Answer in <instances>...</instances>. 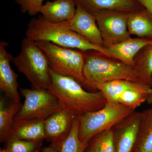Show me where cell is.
<instances>
[{"mask_svg": "<svg viewBox=\"0 0 152 152\" xmlns=\"http://www.w3.org/2000/svg\"><path fill=\"white\" fill-rule=\"evenodd\" d=\"M129 14L112 10H103L91 14L95 17L102 38L103 46L107 48L128 39Z\"/></svg>", "mask_w": 152, "mask_h": 152, "instance_id": "cell-8", "label": "cell"}, {"mask_svg": "<svg viewBox=\"0 0 152 152\" xmlns=\"http://www.w3.org/2000/svg\"><path fill=\"white\" fill-rule=\"evenodd\" d=\"M25 100L14 121L45 120L64 109L58 98L48 89H20Z\"/></svg>", "mask_w": 152, "mask_h": 152, "instance_id": "cell-7", "label": "cell"}, {"mask_svg": "<svg viewBox=\"0 0 152 152\" xmlns=\"http://www.w3.org/2000/svg\"><path fill=\"white\" fill-rule=\"evenodd\" d=\"M135 111L119 103L107 102L102 108L87 112L78 117L79 138L81 141L88 143L95 136L111 129Z\"/></svg>", "mask_w": 152, "mask_h": 152, "instance_id": "cell-5", "label": "cell"}, {"mask_svg": "<svg viewBox=\"0 0 152 152\" xmlns=\"http://www.w3.org/2000/svg\"><path fill=\"white\" fill-rule=\"evenodd\" d=\"M43 152H59V149L56 147L52 145L50 146L45 148Z\"/></svg>", "mask_w": 152, "mask_h": 152, "instance_id": "cell-27", "label": "cell"}, {"mask_svg": "<svg viewBox=\"0 0 152 152\" xmlns=\"http://www.w3.org/2000/svg\"><path fill=\"white\" fill-rule=\"evenodd\" d=\"M132 152H152V107L142 112L138 135Z\"/></svg>", "mask_w": 152, "mask_h": 152, "instance_id": "cell-19", "label": "cell"}, {"mask_svg": "<svg viewBox=\"0 0 152 152\" xmlns=\"http://www.w3.org/2000/svg\"><path fill=\"white\" fill-rule=\"evenodd\" d=\"M79 119L76 117L74 121L70 133L62 142L59 152H84L88 145L81 141L79 137Z\"/></svg>", "mask_w": 152, "mask_h": 152, "instance_id": "cell-22", "label": "cell"}, {"mask_svg": "<svg viewBox=\"0 0 152 152\" xmlns=\"http://www.w3.org/2000/svg\"><path fill=\"white\" fill-rule=\"evenodd\" d=\"M26 37L34 42L48 41L60 46L83 51H97L109 57L106 48L93 45L83 36L69 29L66 21L58 23H50L42 15L30 20Z\"/></svg>", "mask_w": 152, "mask_h": 152, "instance_id": "cell-3", "label": "cell"}, {"mask_svg": "<svg viewBox=\"0 0 152 152\" xmlns=\"http://www.w3.org/2000/svg\"><path fill=\"white\" fill-rule=\"evenodd\" d=\"M44 0H16L15 2L20 6L23 13H28L31 16H35L39 13Z\"/></svg>", "mask_w": 152, "mask_h": 152, "instance_id": "cell-25", "label": "cell"}, {"mask_svg": "<svg viewBox=\"0 0 152 152\" xmlns=\"http://www.w3.org/2000/svg\"><path fill=\"white\" fill-rule=\"evenodd\" d=\"M152 44L151 39L130 38L106 49L109 57L134 66L135 57L137 54L144 47Z\"/></svg>", "mask_w": 152, "mask_h": 152, "instance_id": "cell-14", "label": "cell"}, {"mask_svg": "<svg viewBox=\"0 0 152 152\" xmlns=\"http://www.w3.org/2000/svg\"><path fill=\"white\" fill-rule=\"evenodd\" d=\"M87 152H96L94 150V149L93 148H92L91 147V148H90L89 149L88 151Z\"/></svg>", "mask_w": 152, "mask_h": 152, "instance_id": "cell-29", "label": "cell"}, {"mask_svg": "<svg viewBox=\"0 0 152 152\" xmlns=\"http://www.w3.org/2000/svg\"><path fill=\"white\" fill-rule=\"evenodd\" d=\"M44 52L48 61L50 69L61 75L71 77L82 86L84 80L83 68L84 55L83 51L57 45L48 41L35 42Z\"/></svg>", "mask_w": 152, "mask_h": 152, "instance_id": "cell-6", "label": "cell"}, {"mask_svg": "<svg viewBox=\"0 0 152 152\" xmlns=\"http://www.w3.org/2000/svg\"><path fill=\"white\" fill-rule=\"evenodd\" d=\"M0 152H10L7 149V148L4 149H1V151H0Z\"/></svg>", "mask_w": 152, "mask_h": 152, "instance_id": "cell-28", "label": "cell"}, {"mask_svg": "<svg viewBox=\"0 0 152 152\" xmlns=\"http://www.w3.org/2000/svg\"><path fill=\"white\" fill-rule=\"evenodd\" d=\"M76 7L73 0L48 1L42 6L39 13L48 21L58 23L72 18L75 14Z\"/></svg>", "mask_w": 152, "mask_h": 152, "instance_id": "cell-15", "label": "cell"}, {"mask_svg": "<svg viewBox=\"0 0 152 152\" xmlns=\"http://www.w3.org/2000/svg\"><path fill=\"white\" fill-rule=\"evenodd\" d=\"M152 15V0H137Z\"/></svg>", "mask_w": 152, "mask_h": 152, "instance_id": "cell-26", "label": "cell"}, {"mask_svg": "<svg viewBox=\"0 0 152 152\" xmlns=\"http://www.w3.org/2000/svg\"><path fill=\"white\" fill-rule=\"evenodd\" d=\"M142 119V112H133L112 128L115 152H132Z\"/></svg>", "mask_w": 152, "mask_h": 152, "instance_id": "cell-9", "label": "cell"}, {"mask_svg": "<svg viewBox=\"0 0 152 152\" xmlns=\"http://www.w3.org/2000/svg\"><path fill=\"white\" fill-rule=\"evenodd\" d=\"M12 61L28 80L32 89H48L51 83L48 61L35 42L23 39L20 54Z\"/></svg>", "mask_w": 152, "mask_h": 152, "instance_id": "cell-4", "label": "cell"}, {"mask_svg": "<svg viewBox=\"0 0 152 152\" xmlns=\"http://www.w3.org/2000/svg\"><path fill=\"white\" fill-rule=\"evenodd\" d=\"M128 28L130 35L152 39V15L146 9L129 14Z\"/></svg>", "mask_w": 152, "mask_h": 152, "instance_id": "cell-18", "label": "cell"}, {"mask_svg": "<svg viewBox=\"0 0 152 152\" xmlns=\"http://www.w3.org/2000/svg\"><path fill=\"white\" fill-rule=\"evenodd\" d=\"M51 83L48 90L59 100L64 109L76 116L104 107L107 102L100 91H87L71 77L58 75L50 69Z\"/></svg>", "mask_w": 152, "mask_h": 152, "instance_id": "cell-2", "label": "cell"}, {"mask_svg": "<svg viewBox=\"0 0 152 152\" xmlns=\"http://www.w3.org/2000/svg\"><path fill=\"white\" fill-rule=\"evenodd\" d=\"M148 90L151 88L142 83L126 80H116L98 86L97 91L102 93L107 102L118 103L120 95L127 90Z\"/></svg>", "mask_w": 152, "mask_h": 152, "instance_id": "cell-17", "label": "cell"}, {"mask_svg": "<svg viewBox=\"0 0 152 152\" xmlns=\"http://www.w3.org/2000/svg\"><path fill=\"white\" fill-rule=\"evenodd\" d=\"M134 66L143 75L152 88V44L140 51L135 57Z\"/></svg>", "mask_w": 152, "mask_h": 152, "instance_id": "cell-21", "label": "cell"}, {"mask_svg": "<svg viewBox=\"0 0 152 152\" xmlns=\"http://www.w3.org/2000/svg\"><path fill=\"white\" fill-rule=\"evenodd\" d=\"M83 52L84 88L92 92L97 91L100 85L116 80L140 83L151 88L146 78L134 66L107 56L97 51Z\"/></svg>", "mask_w": 152, "mask_h": 152, "instance_id": "cell-1", "label": "cell"}, {"mask_svg": "<svg viewBox=\"0 0 152 152\" xmlns=\"http://www.w3.org/2000/svg\"><path fill=\"white\" fill-rule=\"evenodd\" d=\"M91 147L96 152H115L113 133L112 129L95 136Z\"/></svg>", "mask_w": 152, "mask_h": 152, "instance_id": "cell-23", "label": "cell"}, {"mask_svg": "<svg viewBox=\"0 0 152 152\" xmlns=\"http://www.w3.org/2000/svg\"><path fill=\"white\" fill-rule=\"evenodd\" d=\"M20 102H13L7 104L5 100H0V139L1 141L7 139L10 133L14 118L21 107Z\"/></svg>", "mask_w": 152, "mask_h": 152, "instance_id": "cell-20", "label": "cell"}, {"mask_svg": "<svg viewBox=\"0 0 152 152\" xmlns=\"http://www.w3.org/2000/svg\"><path fill=\"white\" fill-rule=\"evenodd\" d=\"M7 149L10 152H37L41 141H30L9 137L7 139Z\"/></svg>", "mask_w": 152, "mask_h": 152, "instance_id": "cell-24", "label": "cell"}, {"mask_svg": "<svg viewBox=\"0 0 152 152\" xmlns=\"http://www.w3.org/2000/svg\"><path fill=\"white\" fill-rule=\"evenodd\" d=\"M75 115L63 109L45 121L46 139L51 140L52 145L59 149L63 141L70 133Z\"/></svg>", "mask_w": 152, "mask_h": 152, "instance_id": "cell-12", "label": "cell"}, {"mask_svg": "<svg viewBox=\"0 0 152 152\" xmlns=\"http://www.w3.org/2000/svg\"><path fill=\"white\" fill-rule=\"evenodd\" d=\"M69 29L87 39L91 43L104 47L103 42L95 17L80 7H77L73 18L66 21Z\"/></svg>", "mask_w": 152, "mask_h": 152, "instance_id": "cell-10", "label": "cell"}, {"mask_svg": "<svg viewBox=\"0 0 152 152\" xmlns=\"http://www.w3.org/2000/svg\"><path fill=\"white\" fill-rule=\"evenodd\" d=\"M45 121H14L9 137L30 141H41L46 139Z\"/></svg>", "mask_w": 152, "mask_h": 152, "instance_id": "cell-16", "label": "cell"}, {"mask_svg": "<svg viewBox=\"0 0 152 152\" xmlns=\"http://www.w3.org/2000/svg\"><path fill=\"white\" fill-rule=\"evenodd\" d=\"M80 7L92 14L97 11L112 10L130 14L145 8L137 0H73Z\"/></svg>", "mask_w": 152, "mask_h": 152, "instance_id": "cell-13", "label": "cell"}, {"mask_svg": "<svg viewBox=\"0 0 152 152\" xmlns=\"http://www.w3.org/2000/svg\"><path fill=\"white\" fill-rule=\"evenodd\" d=\"M8 45L5 41L0 42V89L13 102L20 103L18 75L11 68L10 63L14 58L7 51V47Z\"/></svg>", "mask_w": 152, "mask_h": 152, "instance_id": "cell-11", "label": "cell"}]
</instances>
